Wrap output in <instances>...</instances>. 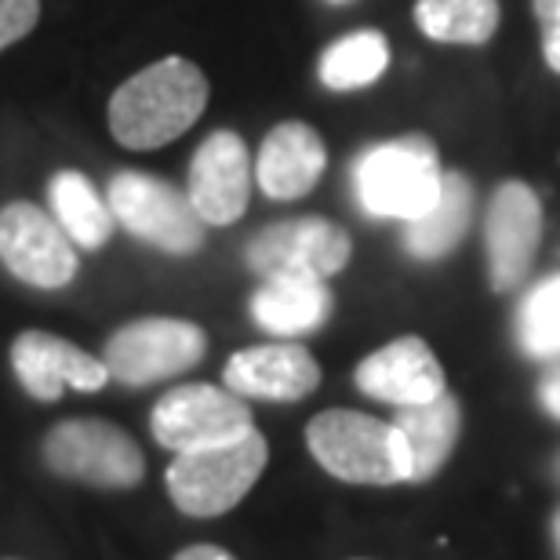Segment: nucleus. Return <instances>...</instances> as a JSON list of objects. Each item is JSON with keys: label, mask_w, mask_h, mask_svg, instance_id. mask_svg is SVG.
Segmentation results:
<instances>
[{"label": "nucleus", "mask_w": 560, "mask_h": 560, "mask_svg": "<svg viewBox=\"0 0 560 560\" xmlns=\"http://www.w3.org/2000/svg\"><path fill=\"white\" fill-rule=\"evenodd\" d=\"M270 463V444L259 430H248L237 441L178 452L167 466V495L186 517H222L255 488Z\"/></svg>", "instance_id": "20e7f679"}, {"label": "nucleus", "mask_w": 560, "mask_h": 560, "mask_svg": "<svg viewBox=\"0 0 560 560\" xmlns=\"http://www.w3.org/2000/svg\"><path fill=\"white\" fill-rule=\"evenodd\" d=\"M109 211L131 237L167 255H194L205 248V219L194 200L172 183L145 172H117L109 178Z\"/></svg>", "instance_id": "39448f33"}, {"label": "nucleus", "mask_w": 560, "mask_h": 560, "mask_svg": "<svg viewBox=\"0 0 560 560\" xmlns=\"http://www.w3.org/2000/svg\"><path fill=\"white\" fill-rule=\"evenodd\" d=\"M539 405L546 408V416H553L560 422V364H553L539 378Z\"/></svg>", "instance_id": "a878e982"}, {"label": "nucleus", "mask_w": 560, "mask_h": 560, "mask_svg": "<svg viewBox=\"0 0 560 560\" xmlns=\"http://www.w3.org/2000/svg\"><path fill=\"white\" fill-rule=\"evenodd\" d=\"M40 19V0H0V51L30 37Z\"/></svg>", "instance_id": "b1692460"}, {"label": "nucleus", "mask_w": 560, "mask_h": 560, "mask_svg": "<svg viewBox=\"0 0 560 560\" xmlns=\"http://www.w3.org/2000/svg\"><path fill=\"white\" fill-rule=\"evenodd\" d=\"M499 19V0H416V26L436 44H488Z\"/></svg>", "instance_id": "4be33fe9"}, {"label": "nucleus", "mask_w": 560, "mask_h": 560, "mask_svg": "<svg viewBox=\"0 0 560 560\" xmlns=\"http://www.w3.org/2000/svg\"><path fill=\"white\" fill-rule=\"evenodd\" d=\"M48 200H51V215L62 226V233L70 237L77 248H103L114 237V211L109 200L98 197V189L92 186V178L81 172H59L48 183Z\"/></svg>", "instance_id": "aec40b11"}, {"label": "nucleus", "mask_w": 560, "mask_h": 560, "mask_svg": "<svg viewBox=\"0 0 560 560\" xmlns=\"http://www.w3.org/2000/svg\"><path fill=\"white\" fill-rule=\"evenodd\" d=\"M394 425L400 430L411 455V480L422 485V480L436 477L444 469V463L452 458L458 433H463V405H458L455 394H444L425 400V405H408L397 408Z\"/></svg>", "instance_id": "a211bd4d"}, {"label": "nucleus", "mask_w": 560, "mask_h": 560, "mask_svg": "<svg viewBox=\"0 0 560 560\" xmlns=\"http://www.w3.org/2000/svg\"><path fill=\"white\" fill-rule=\"evenodd\" d=\"M335 4H342V0H335Z\"/></svg>", "instance_id": "c756f323"}, {"label": "nucleus", "mask_w": 560, "mask_h": 560, "mask_svg": "<svg viewBox=\"0 0 560 560\" xmlns=\"http://www.w3.org/2000/svg\"><path fill=\"white\" fill-rule=\"evenodd\" d=\"M324 167H328L324 139L302 120H284L262 139L255 183L270 200H299L320 183Z\"/></svg>", "instance_id": "dca6fc26"}, {"label": "nucleus", "mask_w": 560, "mask_h": 560, "mask_svg": "<svg viewBox=\"0 0 560 560\" xmlns=\"http://www.w3.org/2000/svg\"><path fill=\"white\" fill-rule=\"evenodd\" d=\"M252 317L277 339H299L331 317V288L324 277L273 273L252 295Z\"/></svg>", "instance_id": "f3484780"}, {"label": "nucleus", "mask_w": 560, "mask_h": 560, "mask_svg": "<svg viewBox=\"0 0 560 560\" xmlns=\"http://www.w3.org/2000/svg\"><path fill=\"white\" fill-rule=\"evenodd\" d=\"M0 262L22 284L55 291L77 277V244L44 208L15 200L0 211Z\"/></svg>", "instance_id": "1a4fd4ad"}, {"label": "nucleus", "mask_w": 560, "mask_h": 560, "mask_svg": "<svg viewBox=\"0 0 560 560\" xmlns=\"http://www.w3.org/2000/svg\"><path fill=\"white\" fill-rule=\"evenodd\" d=\"M441 156L425 136L375 142L353 161L357 200L372 219H419L441 197Z\"/></svg>", "instance_id": "7ed1b4c3"}, {"label": "nucleus", "mask_w": 560, "mask_h": 560, "mask_svg": "<svg viewBox=\"0 0 560 560\" xmlns=\"http://www.w3.org/2000/svg\"><path fill=\"white\" fill-rule=\"evenodd\" d=\"M553 546H557V557H560V506L553 513Z\"/></svg>", "instance_id": "cd10ccee"}, {"label": "nucleus", "mask_w": 560, "mask_h": 560, "mask_svg": "<svg viewBox=\"0 0 560 560\" xmlns=\"http://www.w3.org/2000/svg\"><path fill=\"white\" fill-rule=\"evenodd\" d=\"M44 463L51 474L92 488H136L145 474L142 447L128 430L103 419H70L44 436Z\"/></svg>", "instance_id": "423d86ee"}, {"label": "nucleus", "mask_w": 560, "mask_h": 560, "mask_svg": "<svg viewBox=\"0 0 560 560\" xmlns=\"http://www.w3.org/2000/svg\"><path fill=\"white\" fill-rule=\"evenodd\" d=\"M542 241V200L528 183H502L488 205L485 248L491 291L510 295L528 280Z\"/></svg>", "instance_id": "9d476101"}, {"label": "nucleus", "mask_w": 560, "mask_h": 560, "mask_svg": "<svg viewBox=\"0 0 560 560\" xmlns=\"http://www.w3.org/2000/svg\"><path fill=\"white\" fill-rule=\"evenodd\" d=\"M553 480L560 485V452H557V458H553Z\"/></svg>", "instance_id": "c85d7f7f"}, {"label": "nucleus", "mask_w": 560, "mask_h": 560, "mask_svg": "<svg viewBox=\"0 0 560 560\" xmlns=\"http://www.w3.org/2000/svg\"><path fill=\"white\" fill-rule=\"evenodd\" d=\"M11 368L15 378L22 383L30 397L44 400H59L66 389L77 394H98L109 383V372L103 364V357L84 353L81 346H73L70 339H59L51 331H22L11 342Z\"/></svg>", "instance_id": "ddd939ff"}, {"label": "nucleus", "mask_w": 560, "mask_h": 560, "mask_svg": "<svg viewBox=\"0 0 560 560\" xmlns=\"http://www.w3.org/2000/svg\"><path fill=\"white\" fill-rule=\"evenodd\" d=\"M175 560H237V557L226 553L222 546H189V550H183Z\"/></svg>", "instance_id": "bb28decb"}, {"label": "nucleus", "mask_w": 560, "mask_h": 560, "mask_svg": "<svg viewBox=\"0 0 560 560\" xmlns=\"http://www.w3.org/2000/svg\"><path fill=\"white\" fill-rule=\"evenodd\" d=\"M306 447L320 469L346 485H400L411 480V455L394 422L372 419L364 411L328 408L306 425Z\"/></svg>", "instance_id": "f03ea898"}, {"label": "nucleus", "mask_w": 560, "mask_h": 560, "mask_svg": "<svg viewBox=\"0 0 560 560\" xmlns=\"http://www.w3.org/2000/svg\"><path fill=\"white\" fill-rule=\"evenodd\" d=\"M208 353V335L183 317H142L109 335L103 364L109 378L125 386H150L183 375Z\"/></svg>", "instance_id": "0eeeda50"}, {"label": "nucleus", "mask_w": 560, "mask_h": 560, "mask_svg": "<svg viewBox=\"0 0 560 560\" xmlns=\"http://www.w3.org/2000/svg\"><path fill=\"white\" fill-rule=\"evenodd\" d=\"M150 430L156 444L178 455L237 441V436L255 430V422L252 408L233 389L211 383H186L156 400Z\"/></svg>", "instance_id": "6e6552de"}, {"label": "nucleus", "mask_w": 560, "mask_h": 560, "mask_svg": "<svg viewBox=\"0 0 560 560\" xmlns=\"http://www.w3.org/2000/svg\"><path fill=\"white\" fill-rule=\"evenodd\" d=\"M469 219H474V186L466 175L444 172L441 197L433 200V208L425 215L405 222V248L416 255L419 262L444 259L458 248V241L466 237Z\"/></svg>", "instance_id": "6ab92c4d"}, {"label": "nucleus", "mask_w": 560, "mask_h": 560, "mask_svg": "<svg viewBox=\"0 0 560 560\" xmlns=\"http://www.w3.org/2000/svg\"><path fill=\"white\" fill-rule=\"evenodd\" d=\"M353 383L364 397L383 405L408 408L444 394V368L419 335L394 339L383 350L368 353L353 372Z\"/></svg>", "instance_id": "2eb2a0df"}, {"label": "nucleus", "mask_w": 560, "mask_h": 560, "mask_svg": "<svg viewBox=\"0 0 560 560\" xmlns=\"http://www.w3.org/2000/svg\"><path fill=\"white\" fill-rule=\"evenodd\" d=\"M389 70V40L378 30H357L320 55V84L331 92H361Z\"/></svg>", "instance_id": "412c9836"}, {"label": "nucleus", "mask_w": 560, "mask_h": 560, "mask_svg": "<svg viewBox=\"0 0 560 560\" xmlns=\"http://www.w3.org/2000/svg\"><path fill=\"white\" fill-rule=\"evenodd\" d=\"M535 19H539L546 66L560 73V0H535Z\"/></svg>", "instance_id": "393cba45"}, {"label": "nucleus", "mask_w": 560, "mask_h": 560, "mask_svg": "<svg viewBox=\"0 0 560 560\" xmlns=\"http://www.w3.org/2000/svg\"><path fill=\"white\" fill-rule=\"evenodd\" d=\"M353 255V241L339 222L306 215L284 219L259 230L244 248V259L259 277L273 273H310V277H335L346 270Z\"/></svg>", "instance_id": "9b49d317"}, {"label": "nucleus", "mask_w": 560, "mask_h": 560, "mask_svg": "<svg viewBox=\"0 0 560 560\" xmlns=\"http://www.w3.org/2000/svg\"><path fill=\"white\" fill-rule=\"evenodd\" d=\"M208 77L183 55L145 66L109 98V131L128 150H161L197 125L208 106Z\"/></svg>", "instance_id": "f257e3e1"}, {"label": "nucleus", "mask_w": 560, "mask_h": 560, "mask_svg": "<svg viewBox=\"0 0 560 560\" xmlns=\"http://www.w3.org/2000/svg\"><path fill=\"white\" fill-rule=\"evenodd\" d=\"M517 342L535 361H560V273L542 277L521 299Z\"/></svg>", "instance_id": "5701e85b"}, {"label": "nucleus", "mask_w": 560, "mask_h": 560, "mask_svg": "<svg viewBox=\"0 0 560 560\" xmlns=\"http://www.w3.org/2000/svg\"><path fill=\"white\" fill-rule=\"evenodd\" d=\"M222 383L244 400H277V405H291V400L310 397L320 386V364L313 353L299 342H266L248 346V350L233 353L222 372Z\"/></svg>", "instance_id": "4468645a"}, {"label": "nucleus", "mask_w": 560, "mask_h": 560, "mask_svg": "<svg viewBox=\"0 0 560 560\" xmlns=\"http://www.w3.org/2000/svg\"><path fill=\"white\" fill-rule=\"evenodd\" d=\"M255 167L237 131H211L189 161L186 197L205 226H233L252 200Z\"/></svg>", "instance_id": "f8f14e48"}]
</instances>
